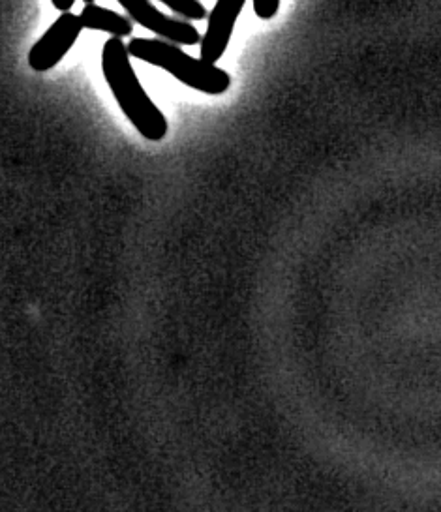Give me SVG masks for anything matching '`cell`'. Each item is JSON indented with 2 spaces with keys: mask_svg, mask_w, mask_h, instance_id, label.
<instances>
[{
  "mask_svg": "<svg viewBox=\"0 0 441 512\" xmlns=\"http://www.w3.org/2000/svg\"><path fill=\"white\" fill-rule=\"evenodd\" d=\"M102 72L122 113L141 136L149 141H162L168 136V121L141 87L122 38L107 40L102 49Z\"/></svg>",
  "mask_w": 441,
  "mask_h": 512,
  "instance_id": "obj_1",
  "label": "cell"
},
{
  "mask_svg": "<svg viewBox=\"0 0 441 512\" xmlns=\"http://www.w3.org/2000/svg\"><path fill=\"white\" fill-rule=\"evenodd\" d=\"M254 4V12L259 19H273L278 14L280 8V0H252Z\"/></svg>",
  "mask_w": 441,
  "mask_h": 512,
  "instance_id": "obj_8",
  "label": "cell"
},
{
  "mask_svg": "<svg viewBox=\"0 0 441 512\" xmlns=\"http://www.w3.org/2000/svg\"><path fill=\"white\" fill-rule=\"evenodd\" d=\"M171 12L183 17L186 21H201L207 17V8L199 0H160Z\"/></svg>",
  "mask_w": 441,
  "mask_h": 512,
  "instance_id": "obj_7",
  "label": "cell"
},
{
  "mask_svg": "<svg viewBox=\"0 0 441 512\" xmlns=\"http://www.w3.org/2000/svg\"><path fill=\"white\" fill-rule=\"evenodd\" d=\"M246 0H216L205 36H201V61L216 64L228 49L235 23Z\"/></svg>",
  "mask_w": 441,
  "mask_h": 512,
  "instance_id": "obj_5",
  "label": "cell"
},
{
  "mask_svg": "<svg viewBox=\"0 0 441 512\" xmlns=\"http://www.w3.org/2000/svg\"><path fill=\"white\" fill-rule=\"evenodd\" d=\"M53 6L59 10V12H70L72 6L76 4V0H51Z\"/></svg>",
  "mask_w": 441,
  "mask_h": 512,
  "instance_id": "obj_9",
  "label": "cell"
},
{
  "mask_svg": "<svg viewBox=\"0 0 441 512\" xmlns=\"http://www.w3.org/2000/svg\"><path fill=\"white\" fill-rule=\"evenodd\" d=\"M83 23L76 14L62 12L61 17L47 29L46 34L32 46L29 66L34 72H49L74 47Z\"/></svg>",
  "mask_w": 441,
  "mask_h": 512,
  "instance_id": "obj_4",
  "label": "cell"
},
{
  "mask_svg": "<svg viewBox=\"0 0 441 512\" xmlns=\"http://www.w3.org/2000/svg\"><path fill=\"white\" fill-rule=\"evenodd\" d=\"M117 2L128 12L132 23H137L143 29L154 32L169 44L196 46L201 42V34L190 21L164 16L151 0H117Z\"/></svg>",
  "mask_w": 441,
  "mask_h": 512,
  "instance_id": "obj_3",
  "label": "cell"
},
{
  "mask_svg": "<svg viewBox=\"0 0 441 512\" xmlns=\"http://www.w3.org/2000/svg\"><path fill=\"white\" fill-rule=\"evenodd\" d=\"M83 2H85V4H92V2H94V0H83Z\"/></svg>",
  "mask_w": 441,
  "mask_h": 512,
  "instance_id": "obj_10",
  "label": "cell"
},
{
  "mask_svg": "<svg viewBox=\"0 0 441 512\" xmlns=\"http://www.w3.org/2000/svg\"><path fill=\"white\" fill-rule=\"evenodd\" d=\"M126 47L130 57H136L139 61L149 62L166 70L194 91L220 96L231 87V76L226 70L211 62L194 59L186 55L181 46L169 44L166 40L134 38Z\"/></svg>",
  "mask_w": 441,
  "mask_h": 512,
  "instance_id": "obj_2",
  "label": "cell"
},
{
  "mask_svg": "<svg viewBox=\"0 0 441 512\" xmlns=\"http://www.w3.org/2000/svg\"><path fill=\"white\" fill-rule=\"evenodd\" d=\"M81 23L83 29H91V31H102L111 34L113 38H126L134 32V23L132 19L121 16L113 10H107L102 6L92 4H85L83 12H81Z\"/></svg>",
  "mask_w": 441,
  "mask_h": 512,
  "instance_id": "obj_6",
  "label": "cell"
}]
</instances>
